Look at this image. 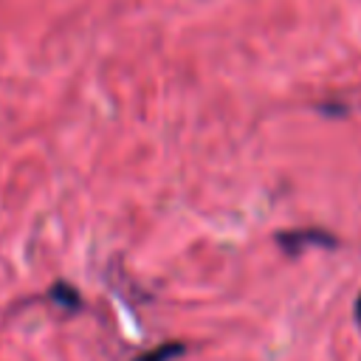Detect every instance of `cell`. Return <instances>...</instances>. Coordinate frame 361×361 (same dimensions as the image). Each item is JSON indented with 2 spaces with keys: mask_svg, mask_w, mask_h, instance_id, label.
Listing matches in <instances>:
<instances>
[{
  "mask_svg": "<svg viewBox=\"0 0 361 361\" xmlns=\"http://www.w3.org/2000/svg\"><path fill=\"white\" fill-rule=\"evenodd\" d=\"M310 240H316V243H322V245H327V243H333V237L330 234H324V231H290V234H279V245L285 248V251H299V245H305V243H310Z\"/></svg>",
  "mask_w": 361,
  "mask_h": 361,
  "instance_id": "6da1fadb",
  "label": "cell"
},
{
  "mask_svg": "<svg viewBox=\"0 0 361 361\" xmlns=\"http://www.w3.org/2000/svg\"><path fill=\"white\" fill-rule=\"evenodd\" d=\"M180 353H186V344H180V341H166V344H158L155 350L138 355L135 361H172V358L180 355Z\"/></svg>",
  "mask_w": 361,
  "mask_h": 361,
  "instance_id": "7a4b0ae2",
  "label": "cell"
},
{
  "mask_svg": "<svg viewBox=\"0 0 361 361\" xmlns=\"http://www.w3.org/2000/svg\"><path fill=\"white\" fill-rule=\"evenodd\" d=\"M51 299H54V302H56V299H59V302H65L71 310H76V307L82 305L79 293H76L71 285H65V282H59V285H54V288H51Z\"/></svg>",
  "mask_w": 361,
  "mask_h": 361,
  "instance_id": "3957f363",
  "label": "cell"
},
{
  "mask_svg": "<svg viewBox=\"0 0 361 361\" xmlns=\"http://www.w3.org/2000/svg\"><path fill=\"white\" fill-rule=\"evenodd\" d=\"M355 322L361 324V296H358V302H355Z\"/></svg>",
  "mask_w": 361,
  "mask_h": 361,
  "instance_id": "277c9868",
  "label": "cell"
}]
</instances>
